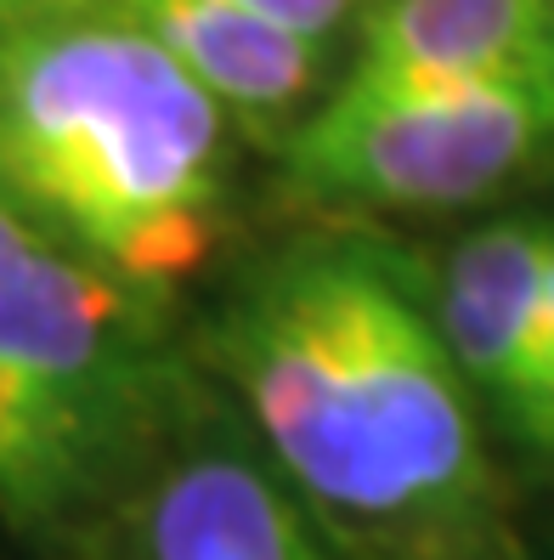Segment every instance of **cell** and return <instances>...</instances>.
<instances>
[{"mask_svg": "<svg viewBox=\"0 0 554 560\" xmlns=\"http://www.w3.org/2000/svg\"><path fill=\"white\" fill-rule=\"evenodd\" d=\"M267 465L351 560H520L475 390L374 255L300 249L215 323Z\"/></svg>", "mask_w": 554, "mask_h": 560, "instance_id": "6da1fadb", "label": "cell"}, {"mask_svg": "<svg viewBox=\"0 0 554 560\" xmlns=\"http://www.w3.org/2000/svg\"><path fill=\"white\" fill-rule=\"evenodd\" d=\"M226 108L119 12L0 28V192L125 289L165 301L210 260Z\"/></svg>", "mask_w": 554, "mask_h": 560, "instance_id": "7a4b0ae2", "label": "cell"}, {"mask_svg": "<svg viewBox=\"0 0 554 560\" xmlns=\"http://www.w3.org/2000/svg\"><path fill=\"white\" fill-rule=\"evenodd\" d=\"M153 301L0 192V526L85 544L170 424Z\"/></svg>", "mask_w": 554, "mask_h": 560, "instance_id": "3957f363", "label": "cell"}, {"mask_svg": "<svg viewBox=\"0 0 554 560\" xmlns=\"http://www.w3.org/2000/svg\"><path fill=\"white\" fill-rule=\"evenodd\" d=\"M554 142L549 74H345L288 137V182L351 210L486 199Z\"/></svg>", "mask_w": 554, "mask_h": 560, "instance_id": "277c9868", "label": "cell"}, {"mask_svg": "<svg viewBox=\"0 0 554 560\" xmlns=\"http://www.w3.org/2000/svg\"><path fill=\"white\" fill-rule=\"evenodd\" d=\"M85 544L108 560H351L267 458L226 436L158 442Z\"/></svg>", "mask_w": 554, "mask_h": 560, "instance_id": "5b68a950", "label": "cell"}, {"mask_svg": "<svg viewBox=\"0 0 554 560\" xmlns=\"http://www.w3.org/2000/svg\"><path fill=\"white\" fill-rule=\"evenodd\" d=\"M554 272V221L504 215L486 221L447 255L441 278V340L481 402H493L504 431H515L532 390L543 312Z\"/></svg>", "mask_w": 554, "mask_h": 560, "instance_id": "8992f818", "label": "cell"}, {"mask_svg": "<svg viewBox=\"0 0 554 560\" xmlns=\"http://www.w3.org/2000/svg\"><path fill=\"white\" fill-rule=\"evenodd\" d=\"M226 114L249 125L288 119L317 85L322 46L255 18L233 0H119Z\"/></svg>", "mask_w": 554, "mask_h": 560, "instance_id": "52a82bcc", "label": "cell"}, {"mask_svg": "<svg viewBox=\"0 0 554 560\" xmlns=\"http://www.w3.org/2000/svg\"><path fill=\"white\" fill-rule=\"evenodd\" d=\"M554 0H374L351 74H549Z\"/></svg>", "mask_w": 554, "mask_h": 560, "instance_id": "ba28073f", "label": "cell"}, {"mask_svg": "<svg viewBox=\"0 0 554 560\" xmlns=\"http://www.w3.org/2000/svg\"><path fill=\"white\" fill-rule=\"evenodd\" d=\"M509 436L538 458H554V272H549V312H543V346H538L532 390H527V408H520Z\"/></svg>", "mask_w": 554, "mask_h": 560, "instance_id": "9c48e42d", "label": "cell"}, {"mask_svg": "<svg viewBox=\"0 0 554 560\" xmlns=\"http://www.w3.org/2000/svg\"><path fill=\"white\" fill-rule=\"evenodd\" d=\"M233 7L267 18L278 28H288V35H306V40H329L334 28L345 23L351 0H233Z\"/></svg>", "mask_w": 554, "mask_h": 560, "instance_id": "30bf717a", "label": "cell"}, {"mask_svg": "<svg viewBox=\"0 0 554 560\" xmlns=\"http://www.w3.org/2000/svg\"><path fill=\"white\" fill-rule=\"evenodd\" d=\"M28 12V0H0V28H7V23H17Z\"/></svg>", "mask_w": 554, "mask_h": 560, "instance_id": "8fae6325", "label": "cell"}]
</instances>
